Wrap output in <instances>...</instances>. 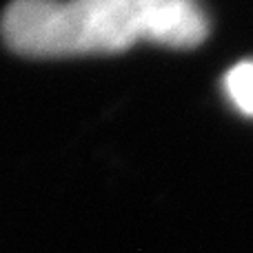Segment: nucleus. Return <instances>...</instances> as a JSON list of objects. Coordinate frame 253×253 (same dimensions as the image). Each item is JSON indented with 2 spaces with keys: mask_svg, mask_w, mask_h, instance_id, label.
<instances>
[{
  "mask_svg": "<svg viewBox=\"0 0 253 253\" xmlns=\"http://www.w3.org/2000/svg\"><path fill=\"white\" fill-rule=\"evenodd\" d=\"M138 13L140 38L173 49L198 47L209 20L196 0H129Z\"/></svg>",
  "mask_w": 253,
  "mask_h": 253,
  "instance_id": "obj_2",
  "label": "nucleus"
},
{
  "mask_svg": "<svg viewBox=\"0 0 253 253\" xmlns=\"http://www.w3.org/2000/svg\"><path fill=\"white\" fill-rule=\"evenodd\" d=\"M224 89L236 109L253 116V60H242L224 76Z\"/></svg>",
  "mask_w": 253,
  "mask_h": 253,
  "instance_id": "obj_3",
  "label": "nucleus"
},
{
  "mask_svg": "<svg viewBox=\"0 0 253 253\" xmlns=\"http://www.w3.org/2000/svg\"><path fill=\"white\" fill-rule=\"evenodd\" d=\"M0 36L27 58L109 56L142 40L129 0H11L0 16Z\"/></svg>",
  "mask_w": 253,
  "mask_h": 253,
  "instance_id": "obj_1",
  "label": "nucleus"
}]
</instances>
